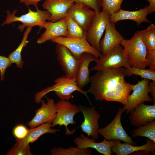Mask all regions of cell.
<instances>
[{
    "mask_svg": "<svg viewBox=\"0 0 155 155\" xmlns=\"http://www.w3.org/2000/svg\"><path fill=\"white\" fill-rule=\"evenodd\" d=\"M125 68L101 70L90 76V87L87 91L97 101H115L124 105L134 85L127 83Z\"/></svg>",
    "mask_w": 155,
    "mask_h": 155,
    "instance_id": "cell-1",
    "label": "cell"
},
{
    "mask_svg": "<svg viewBox=\"0 0 155 155\" xmlns=\"http://www.w3.org/2000/svg\"><path fill=\"white\" fill-rule=\"evenodd\" d=\"M54 82L55 84L36 93L34 98L36 103H39L42 98L52 91L55 92L60 100H68L73 98L72 93L77 91L85 96L90 104H92L87 94V91L83 90L79 88L75 79L69 78L64 75L57 78Z\"/></svg>",
    "mask_w": 155,
    "mask_h": 155,
    "instance_id": "cell-2",
    "label": "cell"
},
{
    "mask_svg": "<svg viewBox=\"0 0 155 155\" xmlns=\"http://www.w3.org/2000/svg\"><path fill=\"white\" fill-rule=\"evenodd\" d=\"M120 45L131 66L145 69L148 67L146 60L147 50L139 31H137L129 39H123Z\"/></svg>",
    "mask_w": 155,
    "mask_h": 155,
    "instance_id": "cell-3",
    "label": "cell"
},
{
    "mask_svg": "<svg viewBox=\"0 0 155 155\" xmlns=\"http://www.w3.org/2000/svg\"><path fill=\"white\" fill-rule=\"evenodd\" d=\"M36 11H33L28 8L26 13L17 16L16 14L17 10L14 9L11 13L9 11H7L6 19L2 24V26L8 24L12 23L19 22L22 23L19 25L18 29L22 32L26 27H33L38 26L43 28L44 24L50 16V13L46 10H40L38 7H36Z\"/></svg>",
    "mask_w": 155,
    "mask_h": 155,
    "instance_id": "cell-4",
    "label": "cell"
},
{
    "mask_svg": "<svg viewBox=\"0 0 155 155\" xmlns=\"http://www.w3.org/2000/svg\"><path fill=\"white\" fill-rule=\"evenodd\" d=\"M95 62L96 65L91 68L92 71L111 70L121 67L127 68L131 66L123 47L121 45L102 55Z\"/></svg>",
    "mask_w": 155,
    "mask_h": 155,
    "instance_id": "cell-5",
    "label": "cell"
},
{
    "mask_svg": "<svg viewBox=\"0 0 155 155\" xmlns=\"http://www.w3.org/2000/svg\"><path fill=\"white\" fill-rule=\"evenodd\" d=\"M56 111V116L51 124L53 127L59 125V126L64 125L66 128L65 134L67 135H73L75 129L69 130L67 127L69 124H76L74 120L75 115L80 112L79 107L72 104L69 101L60 100L55 103Z\"/></svg>",
    "mask_w": 155,
    "mask_h": 155,
    "instance_id": "cell-6",
    "label": "cell"
},
{
    "mask_svg": "<svg viewBox=\"0 0 155 155\" xmlns=\"http://www.w3.org/2000/svg\"><path fill=\"white\" fill-rule=\"evenodd\" d=\"M51 40L53 42L65 46L79 60L84 53H90L97 59L102 55L85 38L59 36L54 38Z\"/></svg>",
    "mask_w": 155,
    "mask_h": 155,
    "instance_id": "cell-7",
    "label": "cell"
},
{
    "mask_svg": "<svg viewBox=\"0 0 155 155\" xmlns=\"http://www.w3.org/2000/svg\"><path fill=\"white\" fill-rule=\"evenodd\" d=\"M110 15L104 11L96 13L86 33V40L93 48L99 52V42L106 25L110 22Z\"/></svg>",
    "mask_w": 155,
    "mask_h": 155,
    "instance_id": "cell-8",
    "label": "cell"
},
{
    "mask_svg": "<svg viewBox=\"0 0 155 155\" xmlns=\"http://www.w3.org/2000/svg\"><path fill=\"white\" fill-rule=\"evenodd\" d=\"M123 113L122 108H119L113 120L105 127L99 128L98 133L107 140H118L135 146V143L126 132L121 123V118Z\"/></svg>",
    "mask_w": 155,
    "mask_h": 155,
    "instance_id": "cell-9",
    "label": "cell"
},
{
    "mask_svg": "<svg viewBox=\"0 0 155 155\" xmlns=\"http://www.w3.org/2000/svg\"><path fill=\"white\" fill-rule=\"evenodd\" d=\"M57 60L65 76L75 79L79 65V60L64 45L57 44L55 48Z\"/></svg>",
    "mask_w": 155,
    "mask_h": 155,
    "instance_id": "cell-10",
    "label": "cell"
},
{
    "mask_svg": "<svg viewBox=\"0 0 155 155\" xmlns=\"http://www.w3.org/2000/svg\"><path fill=\"white\" fill-rule=\"evenodd\" d=\"M150 81L144 79L134 85L132 94L129 95L127 103L122 108L123 112L126 111V114H128L138 104L145 102L153 101L152 98L148 94L150 92L148 86Z\"/></svg>",
    "mask_w": 155,
    "mask_h": 155,
    "instance_id": "cell-11",
    "label": "cell"
},
{
    "mask_svg": "<svg viewBox=\"0 0 155 155\" xmlns=\"http://www.w3.org/2000/svg\"><path fill=\"white\" fill-rule=\"evenodd\" d=\"M95 13L94 10L88 8L78 1H76L68 12V14L82 28L85 35Z\"/></svg>",
    "mask_w": 155,
    "mask_h": 155,
    "instance_id": "cell-12",
    "label": "cell"
},
{
    "mask_svg": "<svg viewBox=\"0 0 155 155\" xmlns=\"http://www.w3.org/2000/svg\"><path fill=\"white\" fill-rule=\"evenodd\" d=\"M78 106L84 117V121L80 126L82 131L86 133L88 137L91 136L93 139H98V121L100 118L99 113L93 106L89 107L81 105Z\"/></svg>",
    "mask_w": 155,
    "mask_h": 155,
    "instance_id": "cell-13",
    "label": "cell"
},
{
    "mask_svg": "<svg viewBox=\"0 0 155 155\" xmlns=\"http://www.w3.org/2000/svg\"><path fill=\"white\" fill-rule=\"evenodd\" d=\"M47 100L46 103L41 100V106L36 111L33 118L27 123L30 128L48 122L52 123L55 119L56 114L55 101L53 98H47Z\"/></svg>",
    "mask_w": 155,
    "mask_h": 155,
    "instance_id": "cell-14",
    "label": "cell"
},
{
    "mask_svg": "<svg viewBox=\"0 0 155 155\" xmlns=\"http://www.w3.org/2000/svg\"><path fill=\"white\" fill-rule=\"evenodd\" d=\"M76 0H45L42 6L50 14L48 20L56 22L65 18L68 14L69 9Z\"/></svg>",
    "mask_w": 155,
    "mask_h": 155,
    "instance_id": "cell-15",
    "label": "cell"
},
{
    "mask_svg": "<svg viewBox=\"0 0 155 155\" xmlns=\"http://www.w3.org/2000/svg\"><path fill=\"white\" fill-rule=\"evenodd\" d=\"M129 113V118L131 124L139 127L155 120V104L148 105L144 102L141 103Z\"/></svg>",
    "mask_w": 155,
    "mask_h": 155,
    "instance_id": "cell-16",
    "label": "cell"
},
{
    "mask_svg": "<svg viewBox=\"0 0 155 155\" xmlns=\"http://www.w3.org/2000/svg\"><path fill=\"white\" fill-rule=\"evenodd\" d=\"M115 23L109 22L106 25L104 37L100 40V52L103 55L118 45H120L124 39L123 36L116 30Z\"/></svg>",
    "mask_w": 155,
    "mask_h": 155,
    "instance_id": "cell-17",
    "label": "cell"
},
{
    "mask_svg": "<svg viewBox=\"0 0 155 155\" xmlns=\"http://www.w3.org/2000/svg\"><path fill=\"white\" fill-rule=\"evenodd\" d=\"M45 29L37 41L40 44L59 36L67 37V31L65 18L56 22H48L44 24Z\"/></svg>",
    "mask_w": 155,
    "mask_h": 155,
    "instance_id": "cell-18",
    "label": "cell"
},
{
    "mask_svg": "<svg viewBox=\"0 0 155 155\" xmlns=\"http://www.w3.org/2000/svg\"><path fill=\"white\" fill-rule=\"evenodd\" d=\"M141 38L146 47V60L148 66L155 69V25L151 24L144 30L139 31Z\"/></svg>",
    "mask_w": 155,
    "mask_h": 155,
    "instance_id": "cell-19",
    "label": "cell"
},
{
    "mask_svg": "<svg viewBox=\"0 0 155 155\" xmlns=\"http://www.w3.org/2000/svg\"><path fill=\"white\" fill-rule=\"evenodd\" d=\"M74 141L77 146L82 149L91 148L104 155H111V148L113 146L112 140L109 141L104 139L100 142H96L95 139L90 138L82 133L78 137L75 138Z\"/></svg>",
    "mask_w": 155,
    "mask_h": 155,
    "instance_id": "cell-20",
    "label": "cell"
},
{
    "mask_svg": "<svg viewBox=\"0 0 155 155\" xmlns=\"http://www.w3.org/2000/svg\"><path fill=\"white\" fill-rule=\"evenodd\" d=\"M113 146L112 153L117 155H127L140 150H144L149 152H154L155 150V142L149 139H146V143L142 146H135L128 143H121L120 141L112 140Z\"/></svg>",
    "mask_w": 155,
    "mask_h": 155,
    "instance_id": "cell-21",
    "label": "cell"
},
{
    "mask_svg": "<svg viewBox=\"0 0 155 155\" xmlns=\"http://www.w3.org/2000/svg\"><path fill=\"white\" fill-rule=\"evenodd\" d=\"M97 59L92 54L84 53L79 59V65L75 80L78 86L81 89L90 82L89 66L90 63Z\"/></svg>",
    "mask_w": 155,
    "mask_h": 155,
    "instance_id": "cell-22",
    "label": "cell"
},
{
    "mask_svg": "<svg viewBox=\"0 0 155 155\" xmlns=\"http://www.w3.org/2000/svg\"><path fill=\"white\" fill-rule=\"evenodd\" d=\"M148 14L147 6L135 11H128L121 9L118 12L110 15V22L116 23L120 20H131L135 21L137 25L139 26L143 22H151L147 18Z\"/></svg>",
    "mask_w": 155,
    "mask_h": 155,
    "instance_id": "cell-23",
    "label": "cell"
},
{
    "mask_svg": "<svg viewBox=\"0 0 155 155\" xmlns=\"http://www.w3.org/2000/svg\"><path fill=\"white\" fill-rule=\"evenodd\" d=\"M51 123L48 122L42 124L37 127L28 129L26 136L22 139H17L26 144L34 142L43 134L47 133L56 134L59 130L52 129Z\"/></svg>",
    "mask_w": 155,
    "mask_h": 155,
    "instance_id": "cell-24",
    "label": "cell"
},
{
    "mask_svg": "<svg viewBox=\"0 0 155 155\" xmlns=\"http://www.w3.org/2000/svg\"><path fill=\"white\" fill-rule=\"evenodd\" d=\"M32 27H27L24 32L22 40L17 48L8 55V57L12 63H15L19 68H22L24 62L21 56V52L23 47L26 46L29 42L28 40V35L31 31Z\"/></svg>",
    "mask_w": 155,
    "mask_h": 155,
    "instance_id": "cell-25",
    "label": "cell"
},
{
    "mask_svg": "<svg viewBox=\"0 0 155 155\" xmlns=\"http://www.w3.org/2000/svg\"><path fill=\"white\" fill-rule=\"evenodd\" d=\"M132 137H145L155 142V120L146 123L131 132Z\"/></svg>",
    "mask_w": 155,
    "mask_h": 155,
    "instance_id": "cell-26",
    "label": "cell"
},
{
    "mask_svg": "<svg viewBox=\"0 0 155 155\" xmlns=\"http://www.w3.org/2000/svg\"><path fill=\"white\" fill-rule=\"evenodd\" d=\"M51 153L52 155H90L92 151L88 148L71 146L65 149L62 147L53 148L51 150Z\"/></svg>",
    "mask_w": 155,
    "mask_h": 155,
    "instance_id": "cell-27",
    "label": "cell"
},
{
    "mask_svg": "<svg viewBox=\"0 0 155 155\" xmlns=\"http://www.w3.org/2000/svg\"><path fill=\"white\" fill-rule=\"evenodd\" d=\"M66 23L67 37L86 39L84 31L68 14L65 18Z\"/></svg>",
    "mask_w": 155,
    "mask_h": 155,
    "instance_id": "cell-28",
    "label": "cell"
},
{
    "mask_svg": "<svg viewBox=\"0 0 155 155\" xmlns=\"http://www.w3.org/2000/svg\"><path fill=\"white\" fill-rule=\"evenodd\" d=\"M126 76L133 75L140 76L142 78L155 81V70L150 68L143 69L133 66L125 68Z\"/></svg>",
    "mask_w": 155,
    "mask_h": 155,
    "instance_id": "cell-29",
    "label": "cell"
},
{
    "mask_svg": "<svg viewBox=\"0 0 155 155\" xmlns=\"http://www.w3.org/2000/svg\"><path fill=\"white\" fill-rule=\"evenodd\" d=\"M16 143L7 152V155H32L29 144H26L17 139Z\"/></svg>",
    "mask_w": 155,
    "mask_h": 155,
    "instance_id": "cell-30",
    "label": "cell"
},
{
    "mask_svg": "<svg viewBox=\"0 0 155 155\" xmlns=\"http://www.w3.org/2000/svg\"><path fill=\"white\" fill-rule=\"evenodd\" d=\"M124 0H102V10L110 15L118 12L121 9V5Z\"/></svg>",
    "mask_w": 155,
    "mask_h": 155,
    "instance_id": "cell-31",
    "label": "cell"
},
{
    "mask_svg": "<svg viewBox=\"0 0 155 155\" xmlns=\"http://www.w3.org/2000/svg\"><path fill=\"white\" fill-rule=\"evenodd\" d=\"M83 3L87 7L92 9L96 13L100 11L102 8V0H76Z\"/></svg>",
    "mask_w": 155,
    "mask_h": 155,
    "instance_id": "cell-32",
    "label": "cell"
},
{
    "mask_svg": "<svg viewBox=\"0 0 155 155\" xmlns=\"http://www.w3.org/2000/svg\"><path fill=\"white\" fill-rule=\"evenodd\" d=\"M13 132L14 136L17 139H22L28 135V129L23 125H19L14 127Z\"/></svg>",
    "mask_w": 155,
    "mask_h": 155,
    "instance_id": "cell-33",
    "label": "cell"
},
{
    "mask_svg": "<svg viewBox=\"0 0 155 155\" xmlns=\"http://www.w3.org/2000/svg\"><path fill=\"white\" fill-rule=\"evenodd\" d=\"M8 57L0 55V78L1 80L4 79V74L6 69L10 66L12 64Z\"/></svg>",
    "mask_w": 155,
    "mask_h": 155,
    "instance_id": "cell-34",
    "label": "cell"
},
{
    "mask_svg": "<svg viewBox=\"0 0 155 155\" xmlns=\"http://www.w3.org/2000/svg\"><path fill=\"white\" fill-rule=\"evenodd\" d=\"M149 93L151 94L154 104H155V81L149 82L148 84Z\"/></svg>",
    "mask_w": 155,
    "mask_h": 155,
    "instance_id": "cell-35",
    "label": "cell"
},
{
    "mask_svg": "<svg viewBox=\"0 0 155 155\" xmlns=\"http://www.w3.org/2000/svg\"><path fill=\"white\" fill-rule=\"evenodd\" d=\"M42 0H20L21 3H24L26 6L33 5L36 7L38 6L37 4L40 1Z\"/></svg>",
    "mask_w": 155,
    "mask_h": 155,
    "instance_id": "cell-36",
    "label": "cell"
},
{
    "mask_svg": "<svg viewBox=\"0 0 155 155\" xmlns=\"http://www.w3.org/2000/svg\"><path fill=\"white\" fill-rule=\"evenodd\" d=\"M149 3L147 8L149 14H151L155 11V0H146Z\"/></svg>",
    "mask_w": 155,
    "mask_h": 155,
    "instance_id": "cell-37",
    "label": "cell"
}]
</instances>
